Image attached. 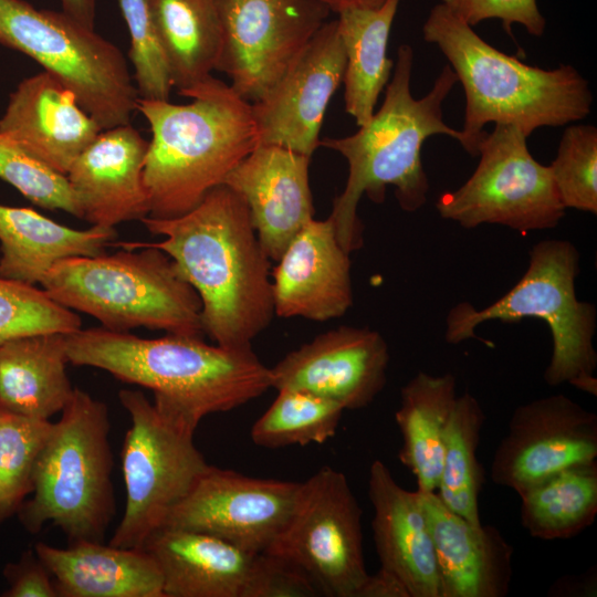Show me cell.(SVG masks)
<instances>
[{
  "mask_svg": "<svg viewBox=\"0 0 597 597\" xmlns=\"http://www.w3.org/2000/svg\"><path fill=\"white\" fill-rule=\"evenodd\" d=\"M140 221L165 239L134 242L174 260L200 297L205 334L222 347H251L275 313L270 258L241 196L220 185L181 216Z\"/></svg>",
  "mask_w": 597,
  "mask_h": 597,
  "instance_id": "6da1fadb",
  "label": "cell"
},
{
  "mask_svg": "<svg viewBox=\"0 0 597 597\" xmlns=\"http://www.w3.org/2000/svg\"><path fill=\"white\" fill-rule=\"evenodd\" d=\"M65 347L69 363L151 390L158 412L189 436L206 416L238 408L272 388L270 368L251 347L209 345L201 337L150 339L93 327L66 334Z\"/></svg>",
  "mask_w": 597,
  "mask_h": 597,
  "instance_id": "7a4b0ae2",
  "label": "cell"
},
{
  "mask_svg": "<svg viewBox=\"0 0 597 597\" xmlns=\"http://www.w3.org/2000/svg\"><path fill=\"white\" fill-rule=\"evenodd\" d=\"M412 64V48L401 44L379 111L355 134L320 140V146L338 151L348 163L346 186L329 214L348 253L362 247L357 206L364 193L379 203L386 187L394 186L400 208L415 212L427 202L429 192L421 161L425 140L440 134L463 144L461 130L447 125L442 115V104L458 82L454 71L446 65L431 90L415 98L410 91Z\"/></svg>",
  "mask_w": 597,
  "mask_h": 597,
  "instance_id": "3957f363",
  "label": "cell"
},
{
  "mask_svg": "<svg viewBox=\"0 0 597 597\" xmlns=\"http://www.w3.org/2000/svg\"><path fill=\"white\" fill-rule=\"evenodd\" d=\"M179 95L191 103H137L151 130L144 181L153 218L195 208L259 145L251 103L231 85L210 76Z\"/></svg>",
  "mask_w": 597,
  "mask_h": 597,
  "instance_id": "277c9868",
  "label": "cell"
},
{
  "mask_svg": "<svg viewBox=\"0 0 597 597\" xmlns=\"http://www.w3.org/2000/svg\"><path fill=\"white\" fill-rule=\"evenodd\" d=\"M426 42L444 54L465 95L461 145L471 156L489 123L512 125L528 137L536 128L564 126L591 111L588 82L572 65L544 70L485 42L441 2L422 25Z\"/></svg>",
  "mask_w": 597,
  "mask_h": 597,
  "instance_id": "5b68a950",
  "label": "cell"
},
{
  "mask_svg": "<svg viewBox=\"0 0 597 597\" xmlns=\"http://www.w3.org/2000/svg\"><path fill=\"white\" fill-rule=\"evenodd\" d=\"M123 250L57 261L42 289L62 306L95 317L102 327H137L203 337L201 301L163 250L122 241Z\"/></svg>",
  "mask_w": 597,
  "mask_h": 597,
  "instance_id": "8992f818",
  "label": "cell"
},
{
  "mask_svg": "<svg viewBox=\"0 0 597 597\" xmlns=\"http://www.w3.org/2000/svg\"><path fill=\"white\" fill-rule=\"evenodd\" d=\"M109 431L107 406L75 387L39 454L31 498L18 512L27 532L52 523L70 542H103L116 514Z\"/></svg>",
  "mask_w": 597,
  "mask_h": 597,
  "instance_id": "52a82bcc",
  "label": "cell"
},
{
  "mask_svg": "<svg viewBox=\"0 0 597 597\" xmlns=\"http://www.w3.org/2000/svg\"><path fill=\"white\" fill-rule=\"evenodd\" d=\"M578 273L579 252L572 242L559 239L537 242L530 250L527 270L507 293L480 310L461 302L449 311L444 338L452 345L478 338L475 328L494 320L507 323L526 317L542 320L553 338L552 357L544 373L546 384L567 383L596 396L597 311L594 304L577 298Z\"/></svg>",
  "mask_w": 597,
  "mask_h": 597,
  "instance_id": "ba28073f",
  "label": "cell"
},
{
  "mask_svg": "<svg viewBox=\"0 0 597 597\" xmlns=\"http://www.w3.org/2000/svg\"><path fill=\"white\" fill-rule=\"evenodd\" d=\"M0 44L60 80L102 129L130 124L139 95L124 54L65 12L0 0Z\"/></svg>",
  "mask_w": 597,
  "mask_h": 597,
  "instance_id": "9c48e42d",
  "label": "cell"
},
{
  "mask_svg": "<svg viewBox=\"0 0 597 597\" xmlns=\"http://www.w3.org/2000/svg\"><path fill=\"white\" fill-rule=\"evenodd\" d=\"M118 399L132 425L121 452L125 510L109 544L142 548L209 464L193 436L171 426L143 391L122 389Z\"/></svg>",
  "mask_w": 597,
  "mask_h": 597,
  "instance_id": "30bf717a",
  "label": "cell"
},
{
  "mask_svg": "<svg viewBox=\"0 0 597 597\" xmlns=\"http://www.w3.org/2000/svg\"><path fill=\"white\" fill-rule=\"evenodd\" d=\"M526 138L512 125H495L491 133L485 132L471 177L438 198L440 217L464 229L500 224L526 233L557 227L566 209L549 166L534 159Z\"/></svg>",
  "mask_w": 597,
  "mask_h": 597,
  "instance_id": "8fae6325",
  "label": "cell"
},
{
  "mask_svg": "<svg viewBox=\"0 0 597 597\" xmlns=\"http://www.w3.org/2000/svg\"><path fill=\"white\" fill-rule=\"evenodd\" d=\"M265 553L304 572L322 596L363 597L362 510L346 475L328 465L302 482L296 506Z\"/></svg>",
  "mask_w": 597,
  "mask_h": 597,
  "instance_id": "7c38bea8",
  "label": "cell"
},
{
  "mask_svg": "<svg viewBox=\"0 0 597 597\" xmlns=\"http://www.w3.org/2000/svg\"><path fill=\"white\" fill-rule=\"evenodd\" d=\"M216 1L223 36L216 70L250 103L268 94L331 12L318 0Z\"/></svg>",
  "mask_w": 597,
  "mask_h": 597,
  "instance_id": "4fadbf2b",
  "label": "cell"
},
{
  "mask_svg": "<svg viewBox=\"0 0 597 597\" xmlns=\"http://www.w3.org/2000/svg\"><path fill=\"white\" fill-rule=\"evenodd\" d=\"M301 489L302 482L259 479L208 465L163 526L201 532L243 551L263 553L290 520Z\"/></svg>",
  "mask_w": 597,
  "mask_h": 597,
  "instance_id": "5bb4252c",
  "label": "cell"
},
{
  "mask_svg": "<svg viewBox=\"0 0 597 597\" xmlns=\"http://www.w3.org/2000/svg\"><path fill=\"white\" fill-rule=\"evenodd\" d=\"M597 415L563 394L519 406L494 451L492 481L520 493L573 465L596 461Z\"/></svg>",
  "mask_w": 597,
  "mask_h": 597,
  "instance_id": "9a60e30c",
  "label": "cell"
},
{
  "mask_svg": "<svg viewBox=\"0 0 597 597\" xmlns=\"http://www.w3.org/2000/svg\"><path fill=\"white\" fill-rule=\"evenodd\" d=\"M345 65L337 20L326 21L268 94L251 103L259 145L283 146L311 157L320 146L323 118Z\"/></svg>",
  "mask_w": 597,
  "mask_h": 597,
  "instance_id": "2e32d148",
  "label": "cell"
},
{
  "mask_svg": "<svg viewBox=\"0 0 597 597\" xmlns=\"http://www.w3.org/2000/svg\"><path fill=\"white\" fill-rule=\"evenodd\" d=\"M388 364V345L380 333L341 326L317 335L270 368L271 387L307 391L345 410L362 409L385 387Z\"/></svg>",
  "mask_w": 597,
  "mask_h": 597,
  "instance_id": "e0dca14e",
  "label": "cell"
},
{
  "mask_svg": "<svg viewBox=\"0 0 597 597\" xmlns=\"http://www.w3.org/2000/svg\"><path fill=\"white\" fill-rule=\"evenodd\" d=\"M276 262L271 272L275 315L324 322L353 305L349 253L329 217L310 220Z\"/></svg>",
  "mask_w": 597,
  "mask_h": 597,
  "instance_id": "ac0fdd59",
  "label": "cell"
},
{
  "mask_svg": "<svg viewBox=\"0 0 597 597\" xmlns=\"http://www.w3.org/2000/svg\"><path fill=\"white\" fill-rule=\"evenodd\" d=\"M310 158L277 145H258L222 185L241 196L268 256L277 261L314 217Z\"/></svg>",
  "mask_w": 597,
  "mask_h": 597,
  "instance_id": "d6986e66",
  "label": "cell"
},
{
  "mask_svg": "<svg viewBox=\"0 0 597 597\" xmlns=\"http://www.w3.org/2000/svg\"><path fill=\"white\" fill-rule=\"evenodd\" d=\"M148 144L137 129L125 124L103 129L76 158L65 176L81 219L114 228L149 216L144 181Z\"/></svg>",
  "mask_w": 597,
  "mask_h": 597,
  "instance_id": "ffe728a7",
  "label": "cell"
},
{
  "mask_svg": "<svg viewBox=\"0 0 597 597\" xmlns=\"http://www.w3.org/2000/svg\"><path fill=\"white\" fill-rule=\"evenodd\" d=\"M368 498L379 570L394 578L407 597H441L440 576L421 493L401 488L389 468L375 460Z\"/></svg>",
  "mask_w": 597,
  "mask_h": 597,
  "instance_id": "44dd1931",
  "label": "cell"
},
{
  "mask_svg": "<svg viewBox=\"0 0 597 597\" xmlns=\"http://www.w3.org/2000/svg\"><path fill=\"white\" fill-rule=\"evenodd\" d=\"M102 130L74 93L45 71L19 83L0 118V135L62 175Z\"/></svg>",
  "mask_w": 597,
  "mask_h": 597,
  "instance_id": "7402d4cb",
  "label": "cell"
},
{
  "mask_svg": "<svg viewBox=\"0 0 597 597\" xmlns=\"http://www.w3.org/2000/svg\"><path fill=\"white\" fill-rule=\"evenodd\" d=\"M440 576L441 597H503L513 547L492 525L472 524L448 509L437 492L422 493Z\"/></svg>",
  "mask_w": 597,
  "mask_h": 597,
  "instance_id": "603a6c76",
  "label": "cell"
},
{
  "mask_svg": "<svg viewBox=\"0 0 597 597\" xmlns=\"http://www.w3.org/2000/svg\"><path fill=\"white\" fill-rule=\"evenodd\" d=\"M33 548L57 597H165L159 567L143 547L76 541L65 548L38 542Z\"/></svg>",
  "mask_w": 597,
  "mask_h": 597,
  "instance_id": "cb8c5ba5",
  "label": "cell"
},
{
  "mask_svg": "<svg viewBox=\"0 0 597 597\" xmlns=\"http://www.w3.org/2000/svg\"><path fill=\"white\" fill-rule=\"evenodd\" d=\"M165 597H242L258 553L201 532L163 526L145 542Z\"/></svg>",
  "mask_w": 597,
  "mask_h": 597,
  "instance_id": "d4e9b609",
  "label": "cell"
},
{
  "mask_svg": "<svg viewBox=\"0 0 597 597\" xmlns=\"http://www.w3.org/2000/svg\"><path fill=\"white\" fill-rule=\"evenodd\" d=\"M114 228L77 230L30 208L0 205V275L27 284L41 283L60 260L104 252Z\"/></svg>",
  "mask_w": 597,
  "mask_h": 597,
  "instance_id": "484cf974",
  "label": "cell"
},
{
  "mask_svg": "<svg viewBox=\"0 0 597 597\" xmlns=\"http://www.w3.org/2000/svg\"><path fill=\"white\" fill-rule=\"evenodd\" d=\"M65 335L39 333L0 344V409L50 420L72 398Z\"/></svg>",
  "mask_w": 597,
  "mask_h": 597,
  "instance_id": "4316f807",
  "label": "cell"
},
{
  "mask_svg": "<svg viewBox=\"0 0 597 597\" xmlns=\"http://www.w3.org/2000/svg\"><path fill=\"white\" fill-rule=\"evenodd\" d=\"M457 397L451 374L419 371L400 390V406L395 412L402 438L399 459L415 475L419 492L438 489L444 433Z\"/></svg>",
  "mask_w": 597,
  "mask_h": 597,
  "instance_id": "83f0119b",
  "label": "cell"
},
{
  "mask_svg": "<svg viewBox=\"0 0 597 597\" xmlns=\"http://www.w3.org/2000/svg\"><path fill=\"white\" fill-rule=\"evenodd\" d=\"M178 93L211 76L222 49V25L216 0H146Z\"/></svg>",
  "mask_w": 597,
  "mask_h": 597,
  "instance_id": "f1b7e54d",
  "label": "cell"
},
{
  "mask_svg": "<svg viewBox=\"0 0 597 597\" xmlns=\"http://www.w3.org/2000/svg\"><path fill=\"white\" fill-rule=\"evenodd\" d=\"M399 1L387 0L379 8L347 9L337 13L346 56L343 76L345 111L358 127L371 118L379 94L394 70L387 46Z\"/></svg>",
  "mask_w": 597,
  "mask_h": 597,
  "instance_id": "f546056e",
  "label": "cell"
},
{
  "mask_svg": "<svg viewBox=\"0 0 597 597\" xmlns=\"http://www.w3.org/2000/svg\"><path fill=\"white\" fill-rule=\"evenodd\" d=\"M517 494L521 524L532 537L572 538L597 515V462L561 470Z\"/></svg>",
  "mask_w": 597,
  "mask_h": 597,
  "instance_id": "4dcf8cb0",
  "label": "cell"
},
{
  "mask_svg": "<svg viewBox=\"0 0 597 597\" xmlns=\"http://www.w3.org/2000/svg\"><path fill=\"white\" fill-rule=\"evenodd\" d=\"M485 416L469 392L457 397L443 440L437 494L443 504L472 524H481L479 495L483 470L476 457Z\"/></svg>",
  "mask_w": 597,
  "mask_h": 597,
  "instance_id": "1f68e13d",
  "label": "cell"
},
{
  "mask_svg": "<svg viewBox=\"0 0 597 597\" xmlns=\"http://www.w3.org/2000/svg\"><path fill=\"white\" fill-rule=\"evenodd\" d=\"M344 410L333 400L282 388L253 423L251 439L256 446L269 449L324 443L335 436Z\"/></svg>",
  "mask_w": 597,
  "mask_h": 597,
  "instance_id": "d6a6232c",
  "label": "cell"
},
{
  "mask_svg": "<svg viewBox=\"0 0 597 597\" xmlns=\"http://www.w3.org/2000/svg\"><path fill=\"white\" fill-rule=\"evenodd\" d=\"M52 426L0 409V524L18 514L32 493L36 461Z\"/></svg>",
  "mask_w": 597,
  "mask_h": 597,
  "instance_id": "836d02e7",
  "label": "cell"
},
{
  "mask_svg": "<svg viewBox=\"0 0 597 597\" xmlns=\"http://www.w3.org/2000/svg\"><path fill=\"white\" fill-rule=\"evenodd\" d=\"M81 318L32 284L0 275V344L39 333L70 334L81 328Z\"/></svg>",
  "mask_w": 597,
  "mask_h": 597,
  "instance_id": "e575fe53",
  "label": "cell"
},
{
  "mask_svg": "<svg viewBox=\"0 0 597 597\" xmlns=\"http://www.w3.org/2000/svg\"><path fill=\"white\" fill-rule=\"evenodd\" d=\"M549 166L565 209L597 213V128L572 125L565 128L556 158Z\"/></svg>",
  "mask_w": 597,
  "mask_h": 597,
  "instance_id": "d590c367",
  "label": "cell"
},
{
  "mask_svg": "<svg viewBox=\"0 0 597 597\" xmlns=\"http://www.w3.org/2000/svg\"><path fill=\"white\" fill-rule=\"evenodd\" d=\"M0 178L34 205L50 210H63L81 219V211L66 176L53 170L2 135Z\"/></svg>",
  "mask_w": 597,
  "mask_h": 597,
  "instance_id": "8d00e7d4",
  "label": "cell"
},
{
  "mask_svg": "<svg viewBox=\"0 0 597 597\" xmlns=\"http://www.w3.org/2000/svg\"><path fill=\"white\" fill-rule=\"evenodd\" d=\"M126 22L135 85L140 98L168 101L172 87L146 0H118Z\"/></svg>",
  "mask_w": 597,
  "mask_h": 597,
  "instance_id": "74e56055",
  "label": "cell"
},
{
  "mask_svg": "<svg viewBox=\"0 0 597 597\" xmlns=\"http://www.w3.org/2000/svg\"><path fill=\"white\" fill-rule=\"evenodd\" d=\"M318 588L298 567L269 553H258L242 597H315Z\"/></svg>",
  "mask_w": 597,
  "mask_h": 597,
  "instance_id": "f35d334b",
  "label": "cell"
},
{
  "mask_svg": "<svg viewBox=\"0 0 597 597\" xmlns=\"http://www.w3.org/2000/svg\"><path fill=\"white\" fill-rule=\"evenodd\" d=\"M441 3L471 27L499 19L510 34L512 25L520 24L530 34L541 36L546 25L536 0H441Z\"/></svg>",
  "mask_w": 597,
  "mask_h": 597,
  "instance_id": "ab89813d",
  "label": "cell"
},
{
  "mask_svg": "<svg viewBox=\"0 0 597 597\" xmlns=\"http://www.w3.org/2000/svg\"><path fill=\"white\" fill-rule=\"evenodd\" d=\"M2 573L8 584L4 597H57L53 578L34 548L22 552Z\"/></svg>",
  "mask_w": 597,
  "mask_h": 597,
  "instance_id": "60d3db41",
  "label": "cell"
},
{
  "mask_svg": "<svg viewBox=\"0 0 597 597\" xmlns=\"http://www.w3.org/2000/svg\"><path fill=\"white\" fill-rule=\"evenodd\" d=\"M63 12L81 24L94 30L96 0H61Z\"/></svg>",
  "mask_w": 597,
  "mask_h": 597,
  "instance_id": "b9f144b4",
  "label": "cell"
},
{
  "mask_svg": "<svg viewBox=\"0 0 597 597\" xmlns=\"http://www.w3.org/2000/svg\"><path fill=\"white\" fill-rule=\"evenodd\" d=\"M331 12L339 13L347 9H375L381 7L387 0H318Z\"/></svg>",
  "mask_w": 597,
  "mask_h": 597,
  "instance_id": "7bdbcfd3",
  "label": "cell"
}]
</instances>
